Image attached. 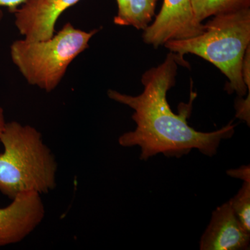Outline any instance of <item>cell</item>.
<instances>
[{
	"mask_svg": "<svg viewBox=\"0 0 250 250\" xmlns=\"http://www.w3.org/2000/svg\"><path fill=\"white\" fill-rule=\"evenodd\" d=\"M250 0H193L194 15L198 22L207 18L249 8Z\"/></svg>",
	"mask_w": 250,
	"mask_h": 250,
	"instance_id": "9c48e42d",
	"label": "cell"
},
{
	"mask_svg": "<svg viewBox=\"0 0 250 250\" xmlns=\"http://www.w3.org/2000/svg\"><path fill=\"white\" fill-rule=\"evenodd\" d=\"M6 123V121H5L4 109H3L1 106H0V136H1L3 130L4 129Z\"/></svg>",
	"mask_w": 250,
	"mask_h": 250,
	"instance_id": "9a60e30c",
	"label": "cell"
},
{
	"mask_svg": "<svg viewBox=\"0 0 250 250\" xmlns=\"http://www.w3.org/2000/svg\"><path fill=\"white\" fill-rule=\"evenodd\" d=\"M205 29V24L195 17L192 0H164L154 22L144 29L143 39L148 45L159 47L168 41L200 35Z\"/></svg>",
	"mask_w": 250,
	"mask_h": 250,
	"instance_id": "5b68a950",
	"label": "cell"
},
{
	"mask_svg": "<svg viewBox=\"0 0 250 250\" xmlns=\"http://www.w3.org/2000/svg\"><path fill=\"white\" fill-rule=\"evenodd\" d=\"M250 233L237 218L229 202L213 211L200 241L201 250H249Z\"/></svg>",
	"mask_w": 250,
	"mask_h": 250,
	"instance_id": "ba28073f",
	"label": "cell"
},
{
	"mask_svg": "<svg viewBox=\"0 0 250 250\" xmlns=\"http://www.w3.org/2000/svg\"><path fill=\"white\" fill-rule=\"evenodd\" d=\"M182 60V56L170 52L162 63L145 72L141 78L144 90L137 96L108 90V98L134 110L136 129L121 135L118 143L124 147H141V160L158 154L180 158L193 149L212 156L216 154L220 142L234 134L236 125L231 123L212 132H202L189 126L187 118L193 99L178 114L172 111L167 93L175 84Z\"/></svg>",
	"mask_w": 250,
	"mask_h": 250,
	"instance_id": "6da1fadb",
	"label": "cell"
},
{
	"mask_svg": "<svg viewBox=\"0 0 250 250\" xmlns=\"http://www.w3.org/2000/svg\"><path fill=\"white\" fill-rule=\"evenodd\" d=\"M11 200L9 206L0 208V247L22 241L45 218V207L40 194L25 192Z\"/></svg>",
	"mask_w": 250,
	"mask_h": 250,
	"instance_id": "8992f818",
	"label": "cell"
},
{
	"mask_svg": "<svg viewBox=\"0 0 250 250\" xmlns=\"http://www.w3.org/2000/svg\"><path fill=\"white\" fill-rule=\"evenodd\" d=\"M228 174L231 177L241 179L244 182H250V166H243L241 168L237 169V170H229Z\"/></svg>",
	"mask_w": 250,
	"mask_h": 250,
	"instance_id": "5bb4252c",
	"label": "cell"
},
{
	"mask_svg": "<svg viewBox=\"0 0 250 250\" xmlns=\"http://www.w3.org/2000/svg\"><path fill=\"white\" fill-rule=\"evenodd\" d=\"M118 4V14L114 18V23L118 25L125 26L127 18L131 0H116Z\"/></svg>",
	"mask_w": 250,
	"mask_h": 250,
	"instance_id": "7c38bea8",
	"label": "cell"
},
{
	"mask_svg": "<svg viewBox=\"0 0 250 250\" xmlns=\"http://www.w3.org/2000/svg\"><path fill=\"white\" fill-rule=\"evenodd\" d=\"M98 31H83L67 22L47 40L14 41L10 47L11 58L29 84L49 93L58 86L69 65L88 48Z\"/></svg>",
	"mask_w": 250,
	"mask_h": 250,
	"instance_id": "277c9868",
	"label": "cell"
},
{
	"mask_svg": "<svg viewBox=\"0 0 250 250\" xmlns=\"http://www.w3.org/2000/svg\"><path fill=\"white\" fill-rule=\"evenodd\" d=\"M193 1V0H192V1Z\"/></svg>",
	"mask_w": 250,
	"mask_h": 250,
	"instance_id": "2e32d148",
	"label": "cell"
},
{
	"mask_svg": "<svg viewBox=\"0 0 250 250\" xmlns=\"http://www.w3.org/2000/svg\"><path fill=\"white\" fill-rule=\"evenodd\" d=\"M0 192L11 200L20 194L48 193L57 187L58 164L39 130L16 121L0 136Z\"/></svg>",
	"mask_w": 250,
	"mask_h": 250,
	"instance_id": "7a4b0ae2",
	"label": "cell"
},
{
	"mask_svg": "<svg viewBox=\"0 0 250 250\" xmlns=\"http://www.w3.org/2000/svg\"><path fill=\"white\" fill-rule=\"evenodd\" d=\"M157 0H131L125 26L144 30L152 21Z\"/></svg>",
	"mask_w": 250,
	"mask_h": 250,
	"instance_id": "30bf717a",
	"label": "cell"
},
{
	"mask_svg": "<svg viewBox=\"0 0 250 250\" xmlns=\"http://www.w3.org/2000/svg\"><path fill=\"white\" fill-rule=\"evenodd\" d=\"M229 203L242 226L250 233V182H244L243 187Z\"/></svg>",
	"mask_w": 250,
	"mask_h": 250,
	"instance_id": "8fae6325",
	"label": "cell"
},
{
	"mask_svg": "<svg viewBox=\"0 0 250 250\" xmlns=\"http://www.w3.org/2000/svg\"><path fill=\"white\" fill-rule=\"evenodd\" d=\"M80 0H27L15 15V24L24 39L47 40L54 36L61 15Z\"/></svg>",
	"mask_w": 250,
	"mask_h": 250,
	"instance_id": "52a82bcc",
	"label": "cell"
},
{
	"mask_svg": "<svg viewBox=\"0 0 250 250\" xmlns=\"http://www.w3.org/2000/svg\"><path fill=\"white\" fill-rule=\"evenodd\" d=\"M27 0H0V21L3 18L1 8L6 7L9 9L10 12L14 14L16 10L19 9Z\"/></svg>",
	"mask_w": 250,
	"mask_h": 250,
	"instance_id": "4fadbf2b",
	"label": "cell"
},
{
	"mask_svg": "<svg viewBox=\"0 0 250 250\" xmlns=\"http://www.w3.org/2000/svg\"><path fill=\"white\" fill-rule=\"evenodd\" d=\"M205 26L200 35L168 41L164 46L182 57L195 54L211 62L228 77L229 93L243 98L248 91L243 65L250 46V7L217 15Z\"/></svg>",
	"mask_w": 250,
	"mask_h": 250,
	"instance_id": "3957f363",
	"label": "cell"
}]
</instances>
